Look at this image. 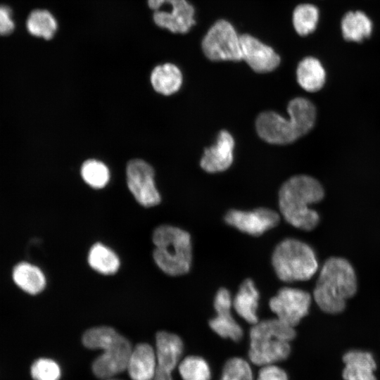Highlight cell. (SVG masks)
<instances>
[{"mask_svg":"<svg viewBox=\"0 0 380 380\" xmlns=\"http://www.w3.org/2000/svg\"><path fill=\"white\" fill-rule=\"evenodd\" d=\"M127 183L135 199L145 207L160 202V196L154 183V170L140 159L130 160L127 165Z\"/></svg>","mask_w":380,"mask_h":380,"instance_id":"11","label":"cell"},{"mask_svg":"<svg viewBox=\"0 0 380 380\" xmlns=\"http://www.w3.org/2000/svg\"><path fill=\"white\" fill-rule=\"evenodd\" d=\"M343 39L348 42L362 43L369 39L373 32V22L361 10L348 11L341 20Z\"/></svg>","mask_w":380,"mask_h":380,"instance_id":"18","label":"cell"},{"mask_svg":"<svg viewBox=\"0 0 380 380\" xmlns=\"http://www.w3.org/2000/svg\"><path fill=\"white\" fill-rule=\"evenodd\" d=\"M297 81L305 91L315 92L325 83L326 72L322 63L312 56L304 58L298 65Z\"/></svg>","mask_w":380,"mask_h":380,"instance_id":"22","label":"cell"},{"mask_svg":"<svg viewBox=\"0 0 380 380\" xmlns=\"http://www.w3.org/2000/svg\"><path fill=\"white\" fill-rule=\"evenodd\" d=\"M30 374L34 380H59L61 370L56 361L42 357L32 363Z\"/></svg>","mask_w":380,"mask_h":380,"instance_id":"29","label":"cell"},{"mask_svg":"<svg viewBox=\"0 0 380 380\" xmlns=\"http://www.w3.org/2000/svg\"><path fill=\"white\" fill-rule=\"evenodd\" d=\"M324 196L321 184L308 175H296L286 181L279 191V210L291 225L305 231L315 229L319 215L310 205L319 202Z\"/></svg>","mask_w":380,"mask_h":380,"instance_id":"1","label":"cell"},{"mask_svg":"<svg viewBox=\"0 0 380 380\" xmlns=\"http://www.w3.org/2000/svg\"><path fill=\"white\" fill-rule=\"evenodd\" d=\"M222 375L235 380H254L253 371L248 362L238 357H232L226 361Z\"/></svg>","mask_w":380,"mask_h":380,"instance_id":"30","label":"cell"},{"mask_svg":"<svg viewBox=\"0 0 380 380\" xmlns=\"http://www.w3.org/2000/svg\"><path fill=\"white\" fill-rule=\"evenodd\" d=\"M151 82L157 92L168 96L179 90L182 83V75L177 66L167 63L153 70Z\"/></svg>","mask_w":380,"mask_h":380,"instance_id":"23","label":"cell"},{"mask_svg":"<svg viewBox=\"0 0 380 380\" xmlns=\"http://www.w3.org/2000/svg\"><path fill=\"white\" fill-rule=\"evenodd\" d=\"M224 219L227 224L254 236H260L279 222L278 213L267 208L250 211L232 209L226 213Z\"/></svg>","mask_w":380,"mask_h":380,"instance_id":"12","label":"cell"},{"mask_svg":"<svg viewBox=\"0 0 380 380\" xmlns=\"http://www.w3.org/2000/svg\"><path fill=\"white\" fill-rule=\"evenodd\" d=\"M179 372L183 380H210L211 369L208 362L197 355L184 358L179 365Z\"/></svg>","mask_w":380,"mask_h":380,"instance_id":"27","label":"cell"},{"mask_svg":"<svg viewBox=\"0 0 380 380\" xmlns=\"http://www.w3.org/2000/svg\"><path fill=\"white\" fill-rule=\"evenodd\" d=\"M249 335L248 357L254 365L264 366L289 357L290 342L296 332L294 327L273 318L258 321L251 327Z\"/></svg>","mask_w":380,"mask_h":380,"instance_id":"4","label":"cell"},{"mask_svg":"<svg viewBox=\"0 0 380 380\" xmlns=\"http://www.w3.org/2000/svg\"><path fill=\"white\" fill-rule=\"evenodd\" d=\"M153 20L160 27L184 34L195 24L194 8L186 0H148Z\"/></svg>","mask_w":380,"mask_h":380,"instance_id":"9","label":"cell"},{"mask_svg":"<svg viewBox=\"0 0 380 380\" xmlns=\"http://www.w3.org/2000/svg\"><path fill=\"white\" fill-rule=\"evenodd\" d=\"M257 380H289V378L283 369L272 364L262 366Z\"/></svg>","mask_w":380,"mask_h":380,"instance_id":"31","label":"cell"},{"mask_svg":"<svg viewBox=\"0 0 380 380\" xmlns=\"http://www.w3.org/2000/svg\"><path fill=\"white\" fill-rule=\"evenodd\" d=\"M88 262L95 271L106 275L115 274L120 265L117 254L101 243H96L91 247Z\"/></svg>","mask_w":380,"mask_h":380,"instance_id":"24","label":"cell"},{"mask_svg":"<svg viewBox=\"0 0 380 380\" xmlns=\"http://www.w3.org/2000/svg\"><path fill=\"white\" fill-rule=\"evenodd\" d=\"M216 316L209 321V327L218 336L238 342L243 337V329L233 318L231 312L232 299L230 292L220 288L214 298Z\"/></svg>","mask_w":380,"mask_h":380,"instance_id":"13","label":"cell"},{"mask_svg":"<svg viewBox=\"0 0 380 380\" xmlns=\"http://www.w3.org/2000/svg\"><path fill=\"white\" fill-rule=\"evenodd\" d=\"M153 259L158 267L170 276L186 274L191 265L190 234L179 227L160 225L153 233Z\"/></svg>","mask_w":380,"mask_h":380,"instance_id":"6","label":"cell"},{"mask_svg":"<svg viewBox=\"0 0 380 380\" xmlns=\"http://www.w3.org/2000/svg\"><path fill=\"white\" fill-rule=\"evenodd\" d=\"M81 175L84 181L95 189L104 187L110 179V172L107 166L94 159L84 162L81 167Z\"/></svg>","mask_w":380,"mask_h":380,"instance_id":"28","label":"cell"},{"mask_svg":"<svg viewBox=\"0 0 380 380\" xmlns=\"http://www.w3.org/2000/svg\"><path fill=\"white\" fill-rule=\"evenodd\" d=\"M272 263L277 276L284 282L308 280L318 268L312 247L293 238L285 239L277 244Z\"/></svg>","mask_w":380,"mask_h":380,"instance_id":"7","label":"cell"},{"mask_svg":"<svg viewBox=\"0 0 380 380\" xmlns=\"http://www.w3.org/2000/svg\"><path fill=\"white\" fill-rule=\"evenodd\" d=\"M183 342L175 334L158 331L156 336V367L172 373L183 352Z\"/></svg>","mask_w":380,"mask_h":380,"instance_id":"16","label":"cell"},{"mask_svg":"<svg viewBox=\"0 0 380 380\" xmlns=\"http://www.w3.org/2000/svg\"><path fill=\"white\" fill-rule=\"evenodd\" d=\"M310 303L311 296L308 292L283 287L270 300L269 306L276 318L295 327L308 315Z\"/></svg>","mask_w":380,"mask_h":380,"instance_id":"10","label":"cell"},{"mask_svg":"<svg viewBox=\"0 0 380 380\" xmlns=\"http://www.w3.org/2000/svg\"><path fill=\"white\" fill-rule=\"evenodd\" d=\"M260 298L259 291L251 279H245L232 300V306L236 313L248 323L258 322L257 310Z\"/></svg>","mask_w":380,"mask_h":380,"instance_id":"20","label":"cell"},{"mask_svg":"<svg viewBox=\"0 0 380 380\" xmlns=\"http://www.w3.org/2000/svg\"><path fill=\"white\" fill-rule=\"evenodd\" d=\"M234 140L231 134L221 130L217 141L212 146L205 148L200 162L201 167L207 172H222L232 164Z\"/></svg>","mask_w":380,"mask_h":380,"instance_id":"15","label":"cell"},{"mask_svg":"<svg viewBox=\"0 0 380 380\" xmlns=\"http://www.w3.org/2000/svg\"><path fill=\"white\" fill-rule=\"evenodd\" d=\"M354 268L345 258L331 257L323 264L317 281L313 298L324 312L338 314L344 310L346 300L357 291Z\"/></svg>","mask_w":380,"mask_h":380,"instance_id":"3","label":"cell"},{"mask_svg":"<svg viewBox=\"0 0 380 380\" xmlns=\"http://www.w3.org/2000/svg\"><path fill=\"white\" fill-rule=\"evenodd\" d=\"M156 366L155 350L149 344L141 343L132 350L127 369L132 380H153Z\"/></svg>","mask_w":380,"mask_h":380,"instance_id":"17","label":"cell"},{"mask_svg":"<svg viewBox=\"0 0 380 380\" xmlns=\"http://www.w3.org/2000/svg\"><path fill=\"white\" fill-rule=\"evenodd\" d=\"M107 380H117V379H107Z\"/></svg>","mask_w":380,"mask_h":380,"instance_id":"35","label":"cell"},{"mask_svg":"<svg viewBox=\"0 0 380 380\" xmlns=\"http://www.w3.org/2000/svg\"><path fill=\"white\" fill-rule=\"evenodd\" d=\"M82 343L88 348L103 351L92 364V371L96 377L110 379L127 369L132 348L129 341L113 328H91L83 334Z\"/></svg>","mask_w":380,"mask_h":380,"instance_id":"5","label":"cell"},{"mask_svg":"<svg viewBox=\"0 0 380 380\" xmlns=\"http://www.w3.org/2000/svg\"><path fill=\"white\" fill-rule=\"evenodd\" d=\"M153 380H172L170 372L156 367Z\"/></svg>","mask_w":380,"mask_h":380,"instance_id":"33","label":"cell"},{"mask_svg":"<svg viewBox=\"0 0 380 380\" xmlns=\"http://www.w3.org/2000/svg\"><path fill=\"white\" fill-rule=\"evenodd\" d=\"M12 279L19 289L30 295L41 293L46 284V279L42 270L25 261L18 262L14 266Z\"/></svg>","mask_w":380,"mask_h":380,"instance_id":"21","label":"cell"},{"mask_svg":"<svg viewBox=\"0 0 380 380\" xmlns=\"http://www.w3.org/2000/svg\"><path fill=\"white\" fill-rule=\"evenodd\" d=\"M220 380H235V379L230 378L229 376H224V375H222Z\"/></svg>","mask_w":380,"mask_h":380,"instance_id":"34","label":"cell"},{"mask_svg":"<svg viewBox=\"0 0 380 380\" xmlns=\"http://www.w3.org/2000/svg\"><path fill=\"white\" fill-rule=\"evenodd\" d=\"M344 380H376L374 374L376 365L372 355L361 350H350L343 357Z\"/></svg>","mask_w":380,"mask_h":380,"instance_id":"19","label":"cell"},{"mask_svg":"<svg viewBox=\"0 0 380 380\" xmlns=\"http://www.w3.org/2000/svg\"><path fill=\"white\" fill-rule=\"evenodd\" d=\"M240 41L242 60L254 71L268 72L279 65L280 57L272 47L247 34L241 35Z\"/></svg>","mask_w":380,"mask_h":380,"instance_id":"14","label":"cell"},{"mask_svg":"<svg viewBox=\"0 0 380 380\" xmlns=\"http://www.w3.org/2000/svg\"><path fill=\"white\" fill-rule=\"evenodd\" d=\"M14 29V23L11 19V10L6 6H0V34H8Z\"/></svg>","mask_w":380,"mask_h":380,"instance_id":"32","label":"cell"},{"mask_svg":"<svg viewBox=\"0 0 380 380\" xmlns=\"http://www.w3.org/2000/svg\"><path fill=\"white\" fill-rule=\"evenodd\" d=\"M27 27L32 35L50 39L57 29V23L48 11L35 10L27 18Z\"/></svg>","mask_w":380,"mask_h":380,"instance_id":"26","label":"cell"},{"mask_svg":"<svg viewBox=\"0 0 380 380\" xmlns=\"http://www.w3.org/2000/svg\"><path fill=\"white\" fill-rule=\"evenodd\" d=\"M319 19L318 8L312 4L298 5L293 12V25L300 36H307L317 28Z\"/></svg>","mask_w":380,"mask_h":380,"instance_id":"25","label":"cell"},{"mask_svg":"<svg viewBox=\"0 0 380 380\" xmlns=\"http://www.w3.org/2000/svg\"><path fill=\"white\" fill-rule=\"evenodd\" d=\"M289 117H282L273 111L261 113L255 122L261 139L272 144L291 143L307 134L316 120V108L308 99L296 97L287 106Z\"/></svg>","mask_w":380,"mask_h":380,"instance_id":"2","label":"cell"},{"mask_svg":"<svg viewBox=\"0 0 380 380\" xmlns=\"http://www.w3.org/2000/svg\"><path fill=\"white\" fill-rule=\"evenodd\" d=\"M201 46L210 61L242 60L240 36L233 25L223 19L210 27L202 40Z\"/></svg>","mask_w":380,"mask_h":380,"instance_id":"8","label":"cell"}]
</instances>
